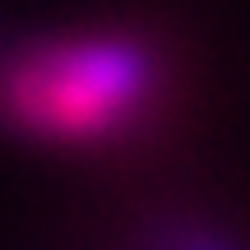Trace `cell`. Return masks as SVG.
<instances>
[{
	"instance_id": "cell-1",
	"label": "cell",
	"mask_w": 250,
	"mask_h": 250,
	"mask_svg": "<svg viewBox=\"0 0 250 250\" xmlns=\"http://www.w3.org/2000/svg\"><path fill=\"white\" fill-rule=\"evenodd\" d=\"M162 98V61L144 37L83 28L28 42L0 65V125L46 148H102Z\"/></svg>"
}]
</instances>
